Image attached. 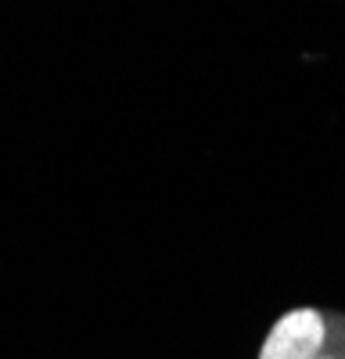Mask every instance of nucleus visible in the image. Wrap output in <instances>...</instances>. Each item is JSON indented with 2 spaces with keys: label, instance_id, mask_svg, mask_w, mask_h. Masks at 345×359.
Returning <instances> with one entry per match:
<instances>
[{
  "label": "nucleus",
  "instance_id": "f257e3e1",
  "mask_svg": "<svg viewBox=\"0 0 345 359\" xmlns=\"http://www.w3.org/2000/svg\"><path fill=\"white\" fill-rule=\"evenodd\" d=\"M327 345V320L320 309L313 306H299L288 309L259 348V359H316L324 355Z\"/></svg>",
  "mask_w": 345,
  "mask_h": 359
},
{
  "label": "nucleus",
  "instance_id": "f03ea898",
  "mask_svg": "<svg viewBox=\"0 0 345 359\" xmlns=\"http://www.w3.org/2000/svg\"><path fill=\"white\" fill-rule=\"evenodd\" d=\"M316 359H338V355H316Z\"/></svg>",
  "mask_w": 345,
  "mask_h": 359
}]
</instances>
